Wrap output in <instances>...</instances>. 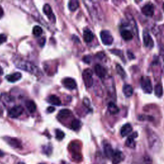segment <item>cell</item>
Segmentation results:
<instances>
[{
    "instance_id": "obj_30",
    "label": "cell",
    "mask_w": 164,
    "mask_h": 164,
    "mask_svg": "<svg viewBox=\"0 0 164 164\" xmlns=\"http://www.w3.org/2000/svg\"><path fill=\"white\" fill-rule=\"evenodd\" d=\"M81 127V122L78 119H74L71 124V128L72 129L75 130V131H77Z\"/></svg>"
},
{
    "instance_id": "obj_26",
    "label": "cell",
    "mask_w": 164,
    "mask_h": 164,
    "mask_svg": "<svg viewBox=\"0 0 164 164\" xmlns=\"http://www.w3.org/2000/svg\"><path fill=\"white\" fill-rule=\"evenodd\" d=\"M121 34L122 37L124 39L125 41H130L132 40L133 37V35L132 32L128 30H123L121 31Z\"/></svg>"
},
{
    "instance_id": "obj_9",
    "label": "cell",
    "mask_w": 164,
    "mask_h": 164,
    "mask_svg": "<svg viewBox=\"0 0 164 164\" xmlns=\"http://www.w3.org/2000/svg\"><path fill=\"white\" fill-rule=\"evenodd\" d=\"M105 85L107 90H108V92L110 94V95L112 96V97H115V86L114 80H113L112 78H109V79H107L105 83Z\"/></svg>"
},
{
    "instance_id": "obj_39",
    "label": "cell",
    "mask_w": 164,
    "mask_h": 164,
    "mask_svg": "<svg viewBox=\"0 0 164 164\" xmlns=\"http://www.w3.org/2000/svg\"><path fill=\"white\" fill-rule=\"evenodd\" d=\"M55 110V109L54 108V107H52V106L48 107V109H47V111L49 112V113H52V112H54Z\"/></svg>"
},
{
    "instance_id": "obj_2",
    "label": "cell",
    "mask_w": 164,
    "mask_h": 164,
    "mask_svg": "<svg viewBox=\"0 0 164 164\" xmlns=\"http://www.w3.org/2000/svg\"><path fill=\"white\" fill-rule=\"evenodd\" d=\"M14 64L18 68L30 72L33 75H38L40 72L38 67L30 62L18 59L14 62Z\"/></svg>"
},
{
    "instance_id": "obj_28",
    "label": "cell",
    "mask_w": 164,
    "mask_h": 164,
    "mask_svg": "<svg viewBox=\"0 0 164 164\" xmlns=\"http://www.w3.org/2000/svg\"><path fill=\"white\" fill-rule=\"evenodd\" d=\"M155 95L158 98H161L163 95V87L161 83H158L155 87Z\"/></svg>"
},
{
    "instance_id": "obj_35",
    "label": "cell",
    "mask_w": 164,
    "mask_h": 164,
    "mask_svg": "<svg viewBox=\"0 0 164 164\" xmlns=\"http://www.w3.org/2000/svg\"><path fill=\"white\" fill-rule=\"evenodd\" d=\"M160 60L162 71L164 74V50H161L160 52Z\"/></svg>"
},
{
    "instance_id": "obj_43",
    "label": "cell",
    "mask_w": 164,
    "mask_h": 164,
    "mask_svg": "<svg viewBox=\"0 0 164 164\" xmlns=\"http://www.w3.org/2000/svg\"><path fill=\"white\" fill-rule=\"evenodd\" d=\"M163 9H164V4H163Z\"/></svg>"
},
{
    "instance_id": "obj_3",
    "label": "cell",
    "mask_w": 164,
    "mask_h": 164,
    "mask_svg": "<svg viewBox=\"0 0 164 164\" xmlns=\"http://www.w3.org/2000/svg\"><path fill=\"white\" fill-rule=\"evenodd\" d=\"M93 72L91 69H85L82 73V78L85 85L87 88L91 87L93 85Z\"/></svg>"
},
{
    "instance_id": "obj_38",
    "label": "cell",
    "mask_w": 164,
    "mask_h": 164,
    "mask_svg": "<svg viewBox=\"0 0 164 164\" xmlns=\"http://www.w3.org/2000/svg\"><path fill=\"white\" fill-rule=\"evenodd\" d=\"M83 61L85 62V63L89 64L90 62V56H85V57L83 59Z\"/></svg>"
},
{
    "instance_id": "obj_45",
    "label": "cell",
    "mask_w": 164,
    "mask_h": 164,
    "mask_svg": "<svg viewBox=\"0 0 164 164\" xmlns=\"http://www.w3.org/2000/svg\"><path fill=\"white\" fill-rule=\"evenodd\" d=\"M41 164H44V163H41Z\"/></svg>"
},
{
    "instance_id": "obj_44",
    "label": "cell",
    "mask_w": 164,
    "mask_h": 164,
    "mask_svg": "<svg viewBox=\"0 0 164 164\" xmlns=\"http://www.w3.org/2000/svg\"><path fill=\"white\" fill-rule=\"evenodd\" d=\"M0 84H1V80H0Z\"/></svg>"
},
{
    "instance_id": "obj_13",
    "label": "cell",
    "mask_w": 164,
    "mask_h": 164,
    "mask_svg": "<svg viewBox=\"0 0 164 164\" xmlns=\"http://www.w3.org/2000/svg\"><path fill=\"white\" fill-rule=\"evenodd\" d=\"M124 159V156L122 152L119 150L114 151V155L112 156V160L113 164H119Z\"/></svg>"
},
{
    "instance_id": "obj_23",
    "label": "cell",
    "mask_w": 164,
    "mask_h": 164,
    "mask_svg": "<svg viewBox=\"0 0 164 164\" xmlns=\"http://www.w3.org/2000/svg\"><path fill=\"white\" fill-rule=\"evenodd\" d=\"M0 100L5 105H8L12 101V98L8 94H2L0 96Z\"/></svg>"
},
{
    "instance_id": "obj_32",
    "label": "cell",
    "mask_w": 164,
    "mask_h": 164,
    "mask_svg": "<svg viewBox=\"0 0 164 164\" xmlns=\"http://www.w3.org/2000/svg\"><path fill=\"white\" fill-rule=\"evenodd\" d=\"M43 31L42 28L39 26H35L33 28V33L36 37H39L42 35Z\"/></svg>"
},
{
    "instance_id": "obj_36",
    "label": "cell",
    "mask_w": 164,
    "mask_h": 164,
    "mask_svg": "<svg viewBox=\"0 0 164 164\" xmlns=\"http://www.w3.org/2000/svg\"><path fill=\"white\" fill-rule=\"evenodd\" d=\"M44 147L46 149H43V151L45 152V153L47 154V155L51 154V152H52V147H50V146H44Z\"/></svg>"
},
{
    "instance_id": "obj_34",
    "label": "cell",
    "mask_w": 164,
    "mask_h": 164,
    "mask_svg": "<svg viewBox=\"0 0 164 164\" xmlns=\"http://www.w3.org/2000/svg\"><path fill=\"white\" fill-rule=\"evenodd\" d=\"M111 52H112V53H114V54H115V55H117L118 56H119V57H120V58H121L122 60H123V59H124V54L122 53V52H121V50L114 49V50H111Z\"/></svg>"
},
{
    "instance_id": "obj_25",
    "label": "cell",
    "mask_w": 164,
    "mask_h": 164,
    "mask_svg": "<svg viewBox=\"0 0 164 164\" xmlns=\"http://www.w3.org/2000/svg\"><path fill=\"white\" fill-rule=\"evenodd\" d=\"M26 106L28 110L30 113H32H32H34L36 111L37 106L33 101H32V100L27 101L26 102Z\"/></svg>"
},
{
    "instance_id": "obj_14",
    "label": "cell",
    "mask_w": 164,
    "mask_h": 164,
    "mask_svg": "<svg viewBox=\"0 0 164 164\" xmlns=\"http://www.w3.org/2000/svg\"><path fill=\"white\" fill-rule=\"evenodd\" d=\"M94 70L96 75L99 78L103 79L106 75V70L104 67L101 65L100 64H97L95 65Z\"/></svg>"
},
{
    "instance_id": "obj_12",
    "label": "cell",
    "mask_w": 164,
    "mask_h": 164,
    "mask_svg": "<svg viewBox=\"0 0 164 164\" xmlns=\"http://www.w3.org/2000/svg\"><path fill=\"white\" fill-rule=\"evenodd\" d=\"M62 83H63L64 86L69 90H73L75 89L76 88V83L74 79H72L71 78H66L62 82Z\"/></svg>"
},
{
    "instance_id": "obj_6",
    "label": "cell",
    "mask_w": 164,
    "mask_h": 164,
    "mask_svg": "<svg viewBox=\"0 0 164 164\" xmlns=\"http://www.w3.org/2000/svg\"><path fill=\"white\" fill-rule=\"evenodd\" d=\"M70 149L74 159L75 160L80 161L82 160V155L80 151V146H79V144L75 142L72 143L70 145Z\"/></svg>"
},
{
    "instance_id": "obj_17",
    "label": "cell",
    "mask_w": 164,
    "mask_h": 164,
    "mask_svg": "<svg viewBox=\"0 0 164 164\" xmlns=\"http://www.w3.org/2000/svg\"><path fill=\"white\" fill-rule=\"evenodd\" d=\"M72 115V112L71 110L68 109H63L61 110L59 114H58V118L60 121L66 120L67 119L69 118Z\"/></svg>"
},
{
    "instance_id": "obj_16",
    "label": "cell",
    "mask_w": 164,
    "mask_h": 164,
    "mask_svg": "<svg viewBox=\"0 0 164 164\" xmlns=\"http://www.w3.org/2000/svg\"><path fill=\"white\" fill-rule=\"evenodd\" d=\"M138 136V134L137 132H135L134 133L132 134L130 136L128 137L126 141V146L129 148H135L136 142L135 141V139L137 138Z\"/></svg>"
},
{
    "instance_id": "obj_33",
    "label": "cell",
    "mask_w": 164,
    "mask_h": 164,
    "mask_svg": "<svg viewBox=\"0 0 164 164\" xmlns=\"http://www.w3.org/2000/svg\"><path fill=\"white\" fill-rule=\"evenodd\" d=\"M56 138L59 140H62L65 137V133L60 129H56Z\"/></svg>"
},
{
    "instance_id": "obj_22",
    "label": "cell",
    "mask_w": 164,
    "mask_h": 164,
    "mask_svg": "<svg viewBox=\"0 0 164 164\" xmlns=\"http://www.w3.org/2000/svg\"><path fill=\"white\" fill-rule=\"evenodd\" d=\"M122 90H123L124 94L128 98L131 97V96L133 94V89L132 86L130 85H128V84L124 85L123 86Z\"/></svg>"
},
{
    "instance_id": "obj_19",
    "label": "cell",
    "mask_w": 164,
    "mask_h": 164,
    "mask_svg": "<svg viewBox=\"0 0 164 164\" xmlns=\"http://www.w3.org/2000/svg\"><path fill=\"white\" fill-rule=\"evenodd\" d=\"M94 38L93 33L89 29L85 30L83 32V39L87 43L92 42Z\"/></svg>"
},
{
    "instance_id": "obj_29",
    "label": "cell",
    "mask_w": 164,
    "mask_h": 164,
    "mask_svg": "<svg viewBox=\"0 0 164 164\" xmlns=\"http://www.w3.org/2000/svg\"><path fill=\"white\" fill-rule=\"evenodd\" d=\"M79 7V2L77 0H71L69 2V8L71 12H74Z\"/></svg>"
},
{
    "instance_id": "obj_11",
    "label": "cell",
    "mask_w": 164,
    "mask_h": 164,
    "mask_svg": "<svg viewBox=\"0 0 164 164\" xmlns=\"http://www.w3.org/2000/svg\"><path fill=\"white\" fill-rule=\"evenodd\" d=\"M142 12L147 17H152L155 13L154 6L151 3L145 5L142 8Z\"/></svg>"
},
{
    "instance_id": "obj_42",
    "label": "cell",
    "mask_w": 164,
    "mask_h": 164,
    "mask_svg": "<svg viewBox=\"0 0 164 164\" xmlns=\"http://www.w3.org/2000/svg\"><path fill=\"white\" fill-rule=\"evenodd\" d=\"M18 164H25V163H22V162H19V163H18Z\"/></svg>"
},
{
    "instance_id": "obj_5",
    "label": "cell",
    "mask_w": 164,
    "mask_h": 164,
    "mask_svg": "<svg viewBox=\"0 0 164 164\" xmlns=\"http://www.w3.org/2000/svg\"><path fill=\"white\" fill-rule=\"evenodd\" d=\"M100 37L102 42L106 46L111 45L114 42V38L109 31L103 30L101 32Z\"/></svg>"
},
{
    "instance_id": "obj_20",
    "label": "cell",
    "mask_w": 164,
    "mask_h": 164,
    "mask_svg": "<svg viewBox=\"0 0 164 164\" xmlns=\"http://www.w3.org/2000/svg\"><path fill=\"white\" fill-rule=\"evenodd\" d=\"M132 132V126L130 124H126L122 127L121 129V134L122 137H126Z\"/></svg>"
},
{
    "instance_id": "obj_21",
    "label": "cell",
    "mask_w": 164,
    "mask_h": 164,
    "mask_svg": "<svg viewBox=\"0 0 164 164\" xmlns=\"http://www.w3.org/2000/svg\"><path fill=\"white\" fill-rule=\"evenodd\" d=\"M22 77V75L21 73L20 72H15L14 73V74L12 75H7L6 76V79L9 82H11V83H14L17 81L19 80Z\"/></svg>"
},
{
    "instance_id": "obj_4",
    "label": "cell",
    "mask_w": 164,
    "mask_h": 164,
    "mask_svg": "<svg viewBox=\"0 0 164 164\" xmlns=\"http://www.w3.org/2000/svg\"><path fill=\"white\" fill-rule=\"evenodd\" d=\"M141 87H142L144 92L147 94H151L152 92V86L151 79L148 77H142L141 79Z\"/></svg>"
},
{
    "instance_id": "obj_18",
    "label": "cell",
    "mask_w": 164,
    "mask_h": 164,
    "mask_svg": "<svg viewBox=\"0 0 164 164\" xmlns=\"http://www.w3.org/2000/svg\"><path fill=\"white\" fill-rule=\"evenodd\" d=\"M104 152L106 155V156L109 158V159H112L113 155L114 153V150L113 149L112 146L109 143H105L104 144Z\"/></svg>"
},
{
    "instance_id": "obj_1",
    "label": "cell",
    "mask_w": 164,
    "mask_h": 164,
    "mask_svg": "<svg viewBox=\"0 0 164 164\" xmlns=\"http://www.w3.org/2000/svg\"><path fill=\"white\" fill-rule=\"evenodd\" d=\"M146 132L149 148L153 152L159 151L162 148V142L160 137L150 128H147Z\"/></svg>"
},
{
    "instance_id": "obj_24",
    "label": "cell",
    "mask_w": 164,
    "mask_h": 164,
    "mask_svg": "<svg viewBox=\"0 0 164 164\" xmlns=\"http://www.w3.org/2000/svg\"><path fill=\"white\" fill-rule=\"evenodd\" d=\"M48 101L49 103L56 106H59L62 103L60 99L56 95H51L48 98Z\"/></svg>"
},
{
    "instance_id": "obj_40",
    "label": "cell",
    "mask_w": 164,
    "mask_h": 164,
    "mask_svg": "<svg viewBox=\"0 0 164 164\" xmlns=\"http://www.w3.org/2000/svg\"><path fill=\"white\" fill-rule=\"evenodd\" d=\"M3 14H4V12H3V8L2 7H0V19H1L3 17Z\"/></svg>"
},
{
    "instance_id": "obj_8",
    "label": "cell",
    "mask_w": 164,
    "mask_h": 164,
    "mask_svg": "<svg viewBox=\"0 0 164 164\" xmlns=\"http://www.w3.org/2000/svg\"><path fill=\"white\" fill-rule=\"evenodd\" d=\"M143 40H144V44L146 48H148L149 49H151L154 46V42L151 36L149 33L148 31L145 30L143 33Z\"/></svg>"
},
{
    "instance_id": "obj_27",
    "label": "cell",
    "mask_w": 164,
    "mask_h": 164,
    "mask_svg": "<svg viewBox=\"0 0 164 164\" xmlns=\"http://www.w3.org/2000/svg\"><path fill=\"white\" fill-rule=\"evenodd\" d=\"M108 110L110 114L113 115L117 114V113H119V109L118 106L113 102H110L109 103Z\"/></svg>"
},
{
    "instance_id": "obj_31",
    "label": "cell",
    "mask_w": 164,
    "mask_h": 164,
    "mask_svg": "<svg viewBox=\"0 0 164 164\" xmlns=\"http://www.w3.org/2000/svg\"><path fill=\"white\" fill-rule=\"evenodd\" d=\"M116 70H117L118 75H119L122 79H124L126 77V73L125 71L123 69V68L121 67V65H120L119 64H117Z\"/></svg>"
},
{
    "instance_id": "obj_10",
    "label": "cell",
    "mask_w": 164,
    "mask_h": 164,
    "mask_svg": "<svg viewBox=\"0 0 164 164\" xmlns=\"http://www.w3.org/2000/svg\"><path fill=\"white\" fill-rule=\"evenodd\" d=\"M5 140L11 146L14 148H21L22 145L21 141L16 138H12V137H5L4 138Z\"/></svg>"
},
{
    "instance_id": "obj_37",
    "label": "cell",
    "mask_w": 164,
    "mask_h": 164,
    "mask_svg": "<svg viewBox=\"0 0 164 164\" xmlns=\"http://www.w3.org/2000/svg\"><path fill=\"white\" fill-rule=\"evenodd\" d=\"M7 36L5 34H1L0 35V44L5 42L7 41Z\"/></svg>"
},
{
    "instance_id": "obj_41",
    "label": "cell",
    "mask_w": 164,
    "mask_h": 164,
    "mask_svg": "<svg viewBox=\"0 0 164 164\" xmlns=\"http://www.w3.org/2000/svg\"><path fill=\"white\" fill-rule=\"evenodd\" d=\"M3 69L1 67H0V76L2 75H3Z\"/></svg>"
},
{
    "instance_id": "obj_15",
    "label": "cell",
    "mask_w": 164,
    "mask_h": 164,
    "mask_svg": "<svg viewBox=\"0 0 164 164\" xmlns=\"http://www.w3.org/2000/svg\"><path fill=\"white\" fill-rule=\"evenodd\" d=\"M43 12H44V13L45 14H46L48 16V18L50 20H52L53 22L55 21V15L53 14L52 8V7H51V6L49 5L46 4L44 5V8H43Z\"/></svg>"
},
{
    "instance_id": "obj_7",
    "label": "cell",
    "mask_w": 164,
    "mask_h": 164,
    "mask_svg": "<svg viewBox=\"0 0 164 164\" xmlns=\"http://www.w3.org/2000/svg\"><path fill=\"white\" fill-rule=\"evenodd\" d=\"M24 109L21 105H17L13 106L8 111V115L11 118H18L21 116L23 113Z\"/></svg>"
}]
</instances>
